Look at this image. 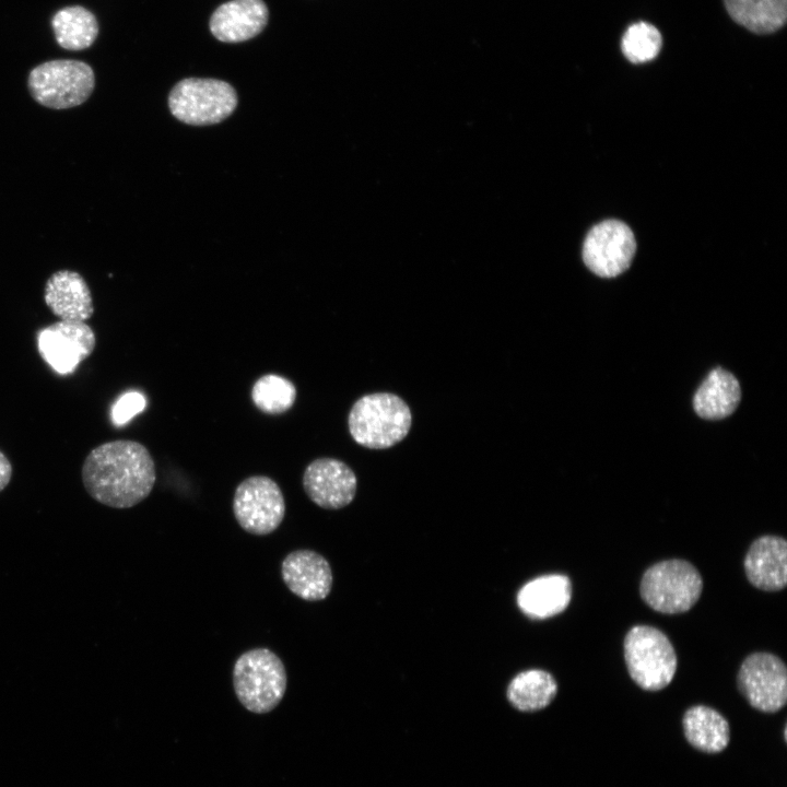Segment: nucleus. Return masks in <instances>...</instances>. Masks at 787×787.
Segmentation results:
<instances>
[{"label":"nucleus","instance_id":"7ed1b4c3","mask_svg":"<svg viewBox=\"0 0 787 787\" xmlns=\"http://www.w3.org/2000/svg\"><path fill=\"white\" fill-rule=\"evenodd\" d=\"M287 685L280 657L269 648L243 653L233 667V686L239 703L255 714H267L282 701Z\"/></svg>","mask_w":787,"mask_h":787},{"label":"nucleus","instance_id":"4468645a","mask_svg":"<svg viewBox=\"0 0 787 787\" xmlns=\"http://www.w3.org/2000/svg\"><path fill=\"white\" fill-rule=\"evenodd\" d=\"M44 301L60 320L86 321L94 314L89 284L79 272L73 270H58L47 279Z\"/></svg>","mask_w":787,"mask_h":787},{"label":"nucleus","instance_id":"a878e982","mask_svg":"<svg viewBox=\"0 0 787 787\" xmlns=\"http://www.w3.org/2000/svg\"><path fill=\"white\" fill-rule=\"evenodd\" d=\"M12 463L9 458L0 450V492L3 491L12 478Z\"/></svg>","mask_w":787,"mask_h":787},{"label":"nucleus","instance_id":"39448f33","mask_svg":"<svg viewBox=\"0 0 787 787\" xmlns=\"http://www.w3.org/2000/svg\"><path fill=\"white\" fill-rule=\"evenodd\" d=\"M703 579L688 561L672 559L648 567L642 577L639 594L653 610L676 614L689 611L700 599Z\"/></svg>","mask_w":787,"mask_h":787},{"label":"nucleus","instance_id":"f257e3e1","mask_svg":"<svg viewBox=\"0 0 787 787\" xmlns=\"http://www.w3.org/2000/svg\"><path fill=\"white\" fill-rule=\"evenodd\" d=\"M81 478L87 494L113 508H130L145 500L156 481L148 448L131 439H116L93 448L85 457Z\"/></svg>","mask_w":787,"mask_h":787},{"label":"nucleus","instance_id":"aec40b11","mask_svg":"<svg viewBox=\"0 0 787 787\" xmlns=\"http://www.w3.org/2000/svg\"><path fill=\"white\" fill-rule=\"evenodd\" d=\"M557 694L554 677L542 669H530L516 674L509 682L506 696L519 712L533 713L549 706Z\"/></svg>","mask_w":787,"mask_h":787},{"label":"nucleus","instance_id":"0eeeda50","mask_svg":"<svg viewBox=\"0 0 787 787\" xmlns=\"http://www.w3.org/2000/svg\"><path fill=\"white\" fill-rule=\"evenodd\" d=\"M237 106L234 87L222 80L186 78L168 95L172 115L184 124L208 126L226 119Z\"/></svg>","mask_w":787,"mask_h":787},{"label":"nucleus","instance_id":"f03ea898","mask_svg":"<svg viewBox=\"0 0 787 787\" xmlns=\"http://www.w3.org/2000/svg\"><path fill=\"white\" fill-rule=\"evenodd\" d=\"M412 425L408 403L392 392H373L352 406L348 426L352 438L368 449H386L404 439Z\"/></svg>","mask_w":787,"mask_h":787},{"label":"nucleus","instance_id":"ddd939ff","mask_svg":"<svg viewBox=\"0 0 787 787\" xmlns=\"http://www.w3.org/2000/svg\"><path fill=\"white\" fill-rule=\"evenodd\" d=\"M281 576L289 590L306 601L326 599L333 584L329 562L308 549L290 552L282 561Z\"/></svg>","mask_w":787,"mask_h":787},{"label":"nucleus","instance_id":"4be33fe9","mask_svg":"<svg viewBox=\"0 0 787 787\" xmlns=\"http://www.w3.org/2000/svg\"><path fill=\"white\" fill-rule=\"evenodd\" d=\"M51 25L57 43L68 50L89 48L98 34L95 15L80 5L67 7L56 12Z\"/></svg>","mask_w":787,"mask_h":787},{"label":"nucleus","instance_id":"f3484780","mask_svg":"<svg viewBox=\"0 0 787 787\" xmlns=\"http://www.w3.org/2000/svg\"><path fill=\"white\" fill-rule=\"evenodd\" d=\"M572 598L571 579L561 574L537 577L521 587L517 604L530 619L543 620L563 612Z\"/></svg>","mask_w":787,"mask_h":787},{"label":"nucleus","instance_id":"2eb2a0df","mask_svg":"<svg viewBox=\"0 0 787 787\" xmlns=\"http://www.w3.org/2000/svg\"><path fill=\"white\" fill-rule=\"evenodd\" d=\"M269 11L263 0H231L215 9L210 17V31L224 43L248 40L263 31Z\"/></svg>","mask_w":787,"mask_h":787},{"label":"nucleus","instance_id":"6ab92c4d","mask_svg":"<svg viewBox=\"0 0 787 787\" xmlns=\"http://www.w3.org/2000/svg\"><path fill=\"white\" fill-rule=\"evenodd\" d=\"M682 726L686 741L696 750L714 754L728 747L729 724L712 707L705 705L690 707L683 715Z\"/></svg>","mask_w":787,"mask_h":787},{"label":"nucleus","instance_id":"1a4fd4ad","mask_svg":"<svg viewBox=\"0 0 787 787\" xmlns=\"http://www.w3.org/2000/svg\"><path fill=\"white\" fill-rule=\"evenodd\" d=\"M737 685L748 703L760 712L776 713L786 705L787 669L773 654L749 655L738 671Z\"/></svg>","mask_w":787,"mask_h":787},{"label":"nucleus","instance_id":"6e6552de","mask_svg":"<svg viewBox=\"0 0 787 787\" xmlns=\"http://www.w3.org/2000/svg\"><path fill=\"white\" fill-rule=\"evenodd\" d=\"M233 513L246 532L267 536L279 528L285 516V501L278 483L267 475H251L236 488Z\"/></svg>","mask_w":787,"mask_h":787},{"label":"nucleus","instance_id":"20e7f679","mask_svg":"<svg viewBox=\"0 0 787 787\" xmlns=\"http://www.w3.org/2000/svg\"><path fill=\"white\" fill-rule=\"evenodd\" d=\"M95 87L90 64L73 59H56L33 68L27 89L35 102L50 109H69L85 103Z\"/></svg>","mask_w":787,"mask_h":787},{"label":"nucleus","instance_id":"423d86ee","mask_svg":"<svg viewBox=\"0 0 787 787\" xmlns=\"http://www.w3.org/2000/svg\"><path fill=\"white\" fill-rule=\"evenodd\" d=\"M623 647L629 674L639 688L659 691L672 681L678 659L671 642L660 630L635 625L626 633Z\"/></svg>","mask_w":787,"mask_h":787},{"label":"nucleus","instance_id":"412c9836","mask_svg":"<svg viewBox=\"0 0 787 787\" xmlns=\"http://www.w3.org/2000/svg\"><path fill=\"white\" fill-rule=\"evenodd\" d=\"M729 16L755 34H771L787 21V0H724Z\"/></svg>","mask_w":787,"mask_h":787},{"label":"nucleus","instance_id":"b1692460","mask_svg":"<svg viewBox=\"0 0 787 787\" xmlns=\"http://www.w3.org/2000/svg\"><path fill=\"white\" fill-rule=\"evenodd\" d=\"M662 46L659 30L647 22L630 25L621 38V50L633 63H644L655 59Z\"/></svg>","mask_w":787,"mask_h":787},{"label":"nucleus","instance_id":"9d476101","mask_svg":"<svg viewBox=\"0 0 787 787\" xmlns=\"http://www.w3.org/2000/svg\"><path fill=\"white\" fill-rule=\"evenodd\" d=\"M635 249L636 242L631 228L623 222L607 220L587 234L583 259L595 274L613 278L630 267Z\"/></svg>","mask_w":787,"mask_h":787},{"label":"nucleus","instance_id":"a211bd4d","mask_svg":"<svg viewBox=\"0 0 787 787\" xmlns=\"http://www.w3.org/2000/svg\"><path fill=\"white\" fill-rule=\"evenodd\" d=\"M741 398L740 385L729 372L713 369L694 395L693 407L697 415L707 420H720L730 415Z\"/></svg>","mask_w":787,"mask_h":787},{"label":"nucleus","instance_id":"9b49d317","mask_svg":"<svg viewBox=\"0 0 787 787\" xmlns=\"http://www.w3.org/2000/svg\"><path fill=\"white\" fill-rule=\"evenodd\" d=\"M38 352L58 374H71L96 346L94 330L85 321L59 320L37 334Z\"/></svg>","mask_w":787,"mask_h":787},{"label":"nucleus","instance_id":"5701e85b","mask_svg":"<svg viewBox=\"0 0 787 787\" xmlns=\"http://www.w3.org/2000/svg\"><path fill=\"white\" fill-rule=\"evenodd\" d=\"M254 404L263 413L280 414L292 408L296 388L287 378L267 374L258 378L251 389Z\"/></svg>","mask_w":787,"mask_h":787},{"label":"nucleus","instance_id":"f8f14e48","mask_svg":"<svg viewBox=\"0 0 787 787\" xmlns=\"http://www.w3.org/2000/svg\"><path fill=\"white\" fill-rule=\"evenodd\" d=\"M303 489L309 500L325 509H340L355 497L357 478L343 461L322 457L313 460L303 473Z\"/></svg>","mask_w":787,"mask_h":787},{"label":"nucleus","instance_id":"dca6fc26","mask_svg":"<svg viewBox=\"0 0 787 787\" xmlns=\"http://www.w3.org/2000/svg\"><path fill=\"white\" fill-rule=\"evenodd\" d=\"M749 582L765 591H778L787 584V541L778 536L754 540L744 557Z\"/></svg>","mask_w":787,"mask_h":787},{"label":"nucleus","instance_id":"393cba45","mask_svg":"<svg viewBox=\"0 0 787 787\" xmlns=\"http://www.w3.org/2000/svg\"><path fill=\"white\" fill-rule=\"evenodd\" d=\"M146 406L144 396L137 391H129L122 395L113 408V422L121 426L130 421L136 414L142 412Z\"/></svg>","mask_w":787,"mask_h":787}]
</instances>
